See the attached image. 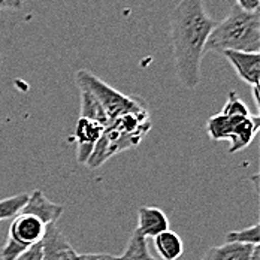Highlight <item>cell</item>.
Listing matches in <instances>:
<instances>
[{
  "label": "cell",
  "mask_w": 260,
  "mask_h": 260,
  "mask_svg": "<svg viewBox=\"0 0 260 260\" xmlns=\"http://www.w3.org/2000/svg\"><path fill=\"white\" fill-rule=\"evenodd\" d=\"M205 0H180L171 12V42L177 78L188 90L201 84V64L211 31L217 26Z\"/></svg>",
  "instance_id": "1"
},
{
  "label": "cell",
  "mask_w": 260,
  "mask_h": 260,
  "mask_svg": "<svg viewBox=\"0 0 260 260\" xmlns=\"http://www.w3.org/2000/svg\"><path fill=\"white\" fill-rule=\"evenodd\" d=\"M151 127L153 123L147 106L112 120L105 127L101 139L98 141L85 165L90 169H98L111 157L136 148L150 133Z\"/></svg>",
  "instance_id": "2"
},
{
  "label": "cell",
  "mask_w": 260,
  "mask_h": 260,
  "mask_svg": "<svg viewBox=\"0 0 260 260\" xmlns=\"http://www.w3.org/2000/svg\"><path fill=\"white\" fill-rule=\"evenodd\" d=\"M260 14L242 11L234 5L229 15L218 21L211 31L205 52L223 54L224 51L259 52Z\"/></svg>",
  "instance_id": "3"
},
{
  "label": "cell",
  "mask_w": 260,
  "mask_h": 260,
  "mask_svg": "<svg viewBox=\"0 0 260 260\" xmlns=\"http://www.w3.org/2000/svg\"><path fill=\"white\" fill-rule=\"evenodd\" d=\"M75 81L79 90L88 91L98 102L102 106L105 114L109 118V123L127 112L141 109L147 106L144 99L138 96H127L117 88L111 87L105 81L96 77L93 72L87 69H81L75 74Z\"/></svg>",
  "instance_id": "4"
},
{
  "label": "cell",
  "mask_w": 260,
  "mask_h": 260,
  "mask_svg": "<svg viewBox=\"0 0 260 260\" xmlns=\"http://www.w3.org/2000/svg\"><path fill=\"white\" fill-rule=\"evenodd\" d=\"M260 127L257 114L241 117L215 114L207 121V132L212 141H229V153L235 154L247 148L256 138Z\"/></svg>",
  "instance_id": "5"
},
{
  "label": "cell",
  "mask_w": 260,
  "mask_h": 260,
  "mask_svg": "<svg viewBox=\"0 0 260 260\" xmlns=\"http://www.w3.org/2000/svg\"><path fill=\"white\" fill-rule=\"evenodd\" d=\"M47 228L35 214L20 211L11 221L6 242L0 250V260H15L28 248L41 244Z\"/></svg>",
  "instance_id": "6"
},
{
  "label": "cell",
  "mask_w": 260,
  "mask_h": 260,
  "mask_svg": "<svg viewBox=\"0 0 260 260\" xmlns=\"http://www.w3.org/2000/svg\"><path fill=\"white\" fill-rule=\"evenodd\" d=\"M105 127L101 123L93 121L90 118L79 117L75 130H74V136H72V142L77 144V160H78V163H82V165L87 163V160L91 156L98 141L101 139Z\"/></svg>",
  "instance_id": "7"
},
{
  "label": "cell",
  "mask_w": 260,
  "mask_h": 260,
  "mask_svg": "<svg viewBox=\"0 0 260 260\" xmlns=\"http://www.w3.org/2000/svg\"><path fill=\"white\" fill-rule=\"evenodd\" d=\"M41 260H79L77 250L57 228V224L47 228L45 236L41 242Z\"/></svg>",
  "instance_id": "8"
},
{
  "label": "cell",
  "mask_w": 260,
  "mask_h": 260,
  "mask_svg": "<svg viewBox=\"0 0 260 260\" xmlns=\"http://www.w3.org/2000/svg\"><path fill=\"white\" fill-rule=\"evenodd\" d=\"M223 55L234 68L236 75L248 85H259L260 54L245 51H224Z\"/></svg>",
  "instance_id": "9"
},
{
  "label": "cell",
  "mask_w": 260,
  "mask_h": 260,
  "mask_svg": "<svg viewBox=\"0 0 260 260\" xmlns=\"http://www.w3.org/2000/svg\"><path fill=\"white\" fill-rule=\"evenodd\" d=\"M21 211L35 214L47 226H51V224H57V220L63 215L64 207L50 201L41 190H35L33 193L28 194L27 204Z\"/></svg>",
  "instance_id": "10"
},
{
  "label": "cell",
  "mask_w": 260,
  "mask_h": 260,
  "mask_svg": "<svg viewBox=\"0 0 260 260\" xmlns=\"http://www.w3.org/2000/svg\"><path fill=\"white\" fill-rule=\"evenodd\" d=\"M169 229V218L158 207H141L138 209L136 231L145 239L156 238L157 235Z\"/></svg>",
  "instance_id": "11"
},
{
  "label": "cell",
  "mask_w": 260,
  "mask_h": 260,
  "mask_svg": "<svg viewBox=\"0 0 260 260\" xmlns=\"http://www.w3.org/2000/svg\"><path fill=\"white\" fill-rule=\"evenodd\" d=\"M256 245H245L236 242H224L208 248L201 260H251Z\"/></svg>",
  "instance_id": "12"
},
{
  "label": "cell",
  "mask_w": 260,
  "mask_h": 260,
  "mask_svg": "<svg viewBox=\"0 0 260 260\" xmlns=\"http://www.w3.org/2000/svg\"><path fill=\"white\" fill-rule=\"evenodd\" d=\"M153 239H154V250L161 260H178L182 256L184 242L177 232L168 229Z\"/></svg>",
  "instance_id": "13"
},
{
  "label": "cell",
  "mask_w": 260,
  "mask_h": 260,
  "mask_svg": "<svg viewBox=\"0 0 260 260\" xmlns=\"http://www.w3.org/2000/svg\"><path fill=\"white\" fill-rule=\"evenodd\" d=\"M118 260H157L147 244V239L136 229L132 232L124 251L118 256Z\"/></svg>",
  "instance_id": "14"
},
{
  "label": "cell",
  "mask_w": 260,
  "mask_h": 260,
  "mask_svg": "<svg viewBox=\"0 0 260 260\" xmlns=\"http://www.w3.org/2000/svg\"><path fill=\"white\" fill-rule=\"evenodd\" d=\"M79 117L98 121L104 127H106L109 124V118L105 114L102 106L85 90H79Z\"/></svg>",
  "instance_id": "15"
},
{
  "label": "cell",
  "mask_w": 260,
  "mask_h": 260,
  "mask_svg": "<svg viewBox=\"0 0 260 260\" xmlns=\"http://www.w3.org/2000/svg\"><path fill=\"white\" fill-rule=\"evenodd\" d=\"M28 194L20 193L15 196H9L5 199H0V221L14 218L27 204Z\"/></svg>",
  "instance_id": "16"
},
{
  "label": "cell",
  "mask_w": 260,
  "mask_h": 260,
  "mask_svg": "<svg viewBox=\"0 0 260 260\" xmlns=\"http://www.w3.org/2000/svg\"><path fill=\"white\" fill-rule=\"evenodd\" d=\"M226 242H236V244H245V245H259L260 229L259 223H254L253 226L231 231L226 234Z\"/></svg>",
  "instance_id": "17"
},
{
  "label": "cell",
  "mask_w": 260,
  "mask_h": 260,
  "mask_svg": "<svg viewBox=\"0 0 260 260\" xmlns=\"http://www.w3.org/2000/svg\"><path fill=\"white\" fill-rule=\"evenodd\" d=\"M221 114L226 115H241V117H248L251 115L248 106L241 101V98L236 94V91H229L228 101L221 109Z\"/></svg>",
  "instance_id": "18"
},
{
  "label": "cell",
  "mask_w": 260,
  "mask_h": 260,
  "mask_svg": "<svg viewBox=\"0 0 260 260\" xmlns=\"http://www.w3.org/2000/svg\"><path fill=\"white\" fill-rule=\"evenodd\" d=\"M235 5L239 6L242 11L256 12V11H259L260 0H235Z\"/></svg>",
  "instance_id": "19"
},
{
  "label": "cell",
  "mask_w": 260,
  "mask_h": 260,
  "mask_svg": "<svg viewBox=\"0 0 260 260\" xmlns=\"http://www.w3.org/2000/svg\"><path fill=\"white\" fill-rule=\"evenodd\" d=\"M24 6V0H0V11H20Z\"/></svg>",
  "instance_id": "20"
},
{
  "label": "cell",
  "mask_w": 260,
  "mask_h": 260,
  "mask_svg": "<svg viewBox=\"0 0 260 260\" xmlns=\"http://www.w3.org/2000/svg\"><path fill=\"white\" fill-rule=\"evenodd\" d=\"M79 260H118V256L108 254V253H87V254H79Z\"/></svg>",
  "instance_id": "21"
},
{
  "label": "cell",
  "mask_w": 260,
  "mask_h": 260,
  "mask_svg": "<svg viewBox=\"0 0 260 260\" xmlns=\"http://www.w3.org/2000/svg\"><path fill=\"white\" fill-rule=\"evenodd\" d=\"M15 260H41V244L28 248L26 253H23L20 257H17Z\"/></svg>",
  "instance_id": "22"
},
{
  "label": "cell",
  "mask_w": 260,
  "mask_h": 260,
  "mask_svg": "<svg viewBox=\"0 0 260 260\" xmlns=\"http://www.w3.org/2000/svg\"><path fill=\"white\" fill-rule=\"evenodd\" d=\"M251 93H253V102L256 105V108H257V111L260 109V99H259V85H253L251 87Z\"/></svg>",
  "instance_id": "23"
},
{
  "label": "cell",
  "mask_w": 260,
  "mask_h": 260,
  "mask_svg": "<svg viewBox=\"0 0 260 260\" xmlns=\"http://www.w3.org/2000/svg\"><path fill=\"white\" fill-rule=\"evenodd\" d=\"M251 260H260V247L256 245L254 250H253V254H251Z\"/></svg>",
  "instance_id": "24"
},
{
  "label": "cell",
  "mask_w": 260,
  "mask_h": 260,
  "mask_svg": "<svg viewBox=\"0 0 260 260\" xmlns=\"http://www.w3.org/2000/svg\"><path fill=\"white\" fill-rule=\"evenodd\" d=\"M0 68H2V55H0Z\"/></svg>",
  "instance_id": "25"
}]
</instances>
